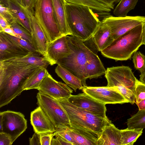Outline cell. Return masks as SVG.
<instances>
[{
	"label": "cell",
	"mask_w": 145,
	"mask_h": 145,
	"mask_svg": "<svg viewBox=\"0 0 145 145\" xmlns=\"http://www.w3.org/2000/svg\"><path fill=\"white\" fill-rule=\"evenodd\" d=\"M39 67L12 61H0V108L21 94L26 78Z\"/></svg>",
	"instance_id": "6da1fadb"
},
{
	"label": "cell",
	"mask_w": 145,
	"mask_h": 145,
	"mask_svg": "<svg viewBox=\"0 0 145 145\" xmlns=\"http://www.w3.org/2000/svg\"><path fill=\"white\" fill-rule=\"evenodd\" d=\"M57 100L66 112L70 126L97 143L104 127L111 121L107 117L98 116L75 106L67 99Z\"/></svg>",
	"instance_id": "7a4b0ae2"
},
{
	"label": "cell",
	"mask_w": 145,
	"mask_h": 145,
	"mask_svg": "<svg viewBox=\"0 0 145 145\" xmlns=\"http://www.w3.org/2000/svg\"><path fill=\"white\" fill-rule=\"evenodd\" d=\"M70 54L58 60L56 63L79 79L83 87L87 86L85 74L86 64L91 55L98 50L94 43L89 44V39L83 41L76 37L67 35Z\"/></svg>",
	"instance_id": "3957f363"
},
{
	"label": "cell",
	"mask_w": 145,
	"mask_h": 145,
	"mask_svg": "<svg viewBox=\"0 0 145 145\" xmlns=\"http://www.w3.org/2000/svg\"><path fill=\"white\" fill-rule=\"evenodd\" d=\"M67 20L71 33L83 41L89 39L101 21L89 7L67 3Z\"/></svg>",
	"instance_id": "277c9868"
},
{
	"label": "cell",
	"mask_w": 145,
	"mask_h": 145,
	"mask_svg": "<svg viewBox=\"0 0 145 145\" xmlns=\"http://www.w3.org/2000/svg\"><path fill=\"white\" fill-rule=\"evenodd\" d=\"M143 24L133 28L116 39L101 52L104 57L116 61H124L143 44Z\"/></svg>",
	"instance_id": "5b68a950"
},
{
	"label": "cell",
	"mask_w": 145,
	"mask_h": 145,
	"mask_svg": "<svg viewBox=\"0 0 145 145\" xmlns=\"http://www.w3.org/2000/svg\"><path fill=\"white\" fill-rule=\"evenodd\" d=\"M105 77L106 86L116 87L129 103L134 102L135 88L138 80L130 67L121 66L108 68Z\"/></svg>",
	"instance_id": "8992f818"
},
{
	"label": "cell",
	"mask_w": 145,
	"mask_h": 145,
	"mask_svg": "<svg viewBox=\"0 0 145 145\" xmlns=\"http://www.w3.org/2000/svg\"><path fill=\"white\" fill-rule=\"evenodd\" d=\"M34 8V16L44 31L47 46L63 36L54 18L52 0H37Z\"/></svg>",
	"instance_id": "52a82bcc"
},
{
	"label": "cell",
	"mask_w": 145,
	"mask_h": 145,
	"mask_svg": "<svg viewBox=\"0 0 145 145\" xmlns=\"http://www.w3.org/2000/svg\"><path fill=\"white\" fill-rule=\"evenodd\" d=\"M37 104L56 128L70 126L67 114L58 101L39 91L36 96Z\"/></svg>",
	"instance_id": "ba28073f"
},
{
	"label": "cell",
	"mask_w": 145,
	"mask_h": 145,
	"mask_svg": "<svg viewBox=\"0 0 145 145\" xmlns=\"http://www.w3.org/2000/svg\"><path fill=\"white\" fill-rule=\"evenodd\" d=\"M3 131L10 135L13 143L27 128V121L20 112L8 110L0 112Z\"/></svg>",
	"instance_id": "9c48e42d"
},
{
	"label": "cell",
	"mask_w": 145,
	"mask_h": 145,
	"mask_svg": "<svg viewBox=\"0 0 145 145\" xmlns=\"http://www.w3.org/2000/svg\"><path fill=\"white\" fill-rule=\"evenodd\" d=\"M110 27L115 40L135 27L143 24L145 16H137L117 17L107 15L102 20Z\"/></svg>",
	"instance_id": "30bf717a"
},
{
	"label": "cell",
	"mask_w": 145,
	"mask_h": 145,
	"mask_svg": "<svg viewBox=\"0 0 145 145\" xmlns=\"http://www.w3.org/2000/svg\"><path fill=\"white\" fill-rule=\"evenodd\" d=\"M81 90L93 98L105 105L129 103L116 87L85 86Z\"/></svg>",
	"instance_id": "8fae6325"
},
{
	"label": "cell",
	"mask_w": 145,
	"mask_h": 145,
	"mask_svg": "<svg viewBox=\"0 0 145 145\" xmlns=\"http://www.w3.org/2000/svg\"><path fill=\"white\" fill-rule=\"evenodd\" d=\"M37 89L56 100L68 99L73 92L66 84L56 81L50 74L43 79Z\"/></svg>",
	"instance_id": "7c38bea8"
},
{
	"label": "cell",
	"mask_w": 145,
	"mask_h": 145,
	"mask_svg": "<svg viewBox=\"0 0 145 145\" xmlns=\"http://www.w3.org/2000/svg\"><path fill=\"white\" fill-rule=\"evenodd\" d=\"M67 100L75 106L98 116L107 117L106 116V105L99 102L84 92L76 95H71Z\"/></svg>",
	"instance_id": "4fadbf2b"
},
{
	"label": "cell",
	"mask_w": 145,
	"mask_h": 145,
	"mask_svg": "<svg viewBox=\"0 0 145 145\" xmlns=\"http://www.w3.org/2000/svg\"><path fill=\"white\" fill-rule=\"evenodd\" d=\"M26 9L30 22L32 44L37 52L48 61L47 44L44 33L34 14L29 9Z\"/></svg>",
	"instance_id": "5bb4252c"
},
{
	"label": "cell",
	"mask_w": 145,
	"mask_h": 145,
	"mask_svg": "<svg viewBox=\"0 0 145 145\" xmlns=\"http://www.w3.org/2000/svg\"><path fill=\"white\" fill-rule=\"evenodd\" d=\"M30 53L31 52L8 38L3 32H0V61H5Z\"/></svg>",
	"instance_id": "9a60e30c"
},
{
	"label": "cell",
	"mask_w": 145,
	"mask_h": 145,
	"mask_svg": "<svg viewBox=\"0 0 145 145\" xmlns=\"http://www.w3.org/2000/svg\"><path fill=\"white\" fill-rule=\"evenodd\" d=\"M70 54L67 36H63L47 46L48 61L51 65L56 64L59 59L67 57Z\"/></svg>",
	"instance_id": "2e32d148"
},
{
	"label": "cell",
	"mask_w": 145,
	"mask_h": 145,
	"mask_svg": "<svg viewBox=\"0 0 145 145\" xmlns=\"http://www.w3.org/2000/svg\"><path fill=\"white\" fill-rule=\"evenodd\" d=\"M30 121L35 132L38 133L56 131L55 127L39 106L31 112Z\"/></svg>",
	"instance_id": "e0dca14e"
},
{
	"label": "cell",
	"mask_w": 145,
	"mask_h": 145,
	"mask_svg": "<svg viewBox=\"0 0 145 145\" xmlns=\"http://www.w3.org/2000/svg\"><path fill=\"white\" fill-rule=\"evenodd\" d=\"M98 51L101 52L108 47L114 40L109 27L102 20L91 37Z\"/></svg>",
	"instance_id": "ac0fdd59"
},
{
	"label": "cell",
	"mask_w": 145,
	"mask_h": 145,
	"mask_svg": "<svg viewBox=\"0 0 145 145\" xmlns=\"http://www.w3.org/2000/svg\"><path fill=\"white\" fill-rule=\"evenodd\" d=\"M54 16L59 29L63 36L71 35L67 20L65 0H52Z\"/></svg>",
	"instance_id": "d6986e66"
},
{
	"label": "cell",
	"mask_w": 145,
	"mask_h": 145,
	"mask_svg": "<svg viewBox=\"0 0 145 145\" xmlns=\"http://www.w3.org/2000/svg\"><path fill=\"white\" fill-rule=\"evenodd\" d=\"M121 130L111 121L104 127L97 141V145H121Z\"/></svg>",
	"instance_id": "ffe728a7"
},
{
	"label": "cell",
	"mask_w": 145,
	"mask_h": 145,
	"mask_svg": "<svg viewBox=\"0 0 145 145\" xmlns=\"http://www.w3.org/2000/svg\"><path fill=\"white\" fill-rule=\"evenodd\" d=\"M8 7L14 15L16 21L31 33L30 22L25 8L15 0H8Z\"/></svg>",
	"instance_id": "44dd1931"
},
{
	"label": "cell",
	"mask_w": 145,
	"mask_h": 145,
	"mask_svg": "<svg viewBox=\"0 0 145 145\" xmlns=\"http://www.w3.org/2000/svg\"><path fill=\"white\" fill-rule=\"evenodd\" d=\"M97 52L93 53L87 62L85 72L87 79L97 78L105 74L106 70L97 55Z\"/></svg>",
	"instance_id": "7402d4cb"
},
{
	"label": "cell",
	"mask_w": 145,
	"mask_h": 145,
	"mask_svg": "<svg viewBox=\"0 0 145 145\" xmlns=\"http://www.w3.org/2000/svg\"><path fill=\"white\" fill-rule=\"evenodd\" d=\"M49 74L45 67H39L37 68L24 81L22 87L23 90L37 89L43 79Z\"/></svg>",
	"instance_id": "603a6c76"
},
{
	"label": "cell",
	"mask_w": 145,
	"mask_h": 145,
	"mask_svg": "<svg viewBox=\"0 0 145 145\" xmlns=\"http://www.w3.org/2000/svg\"><path fill=\"white\" fill-rule=\"evenodd\" d=\"M57 75L68 86L76 92L78 89L81 90L83 86L80 80L70 71L59 65H57L55 69Z\"/></svg>",
	"instance_id": "cb8c5ba5"
},
{
	"label": "cell",
	"mask_w": 145,
	"mask_h": 145,
	"mask_svg": "<svg viewBox=\"0 0 145 145\" xmlns=\"http://www.w3.org/2000/svg\"><path fill=\"white\" fill-rule=\"evenodd\" d=\"M38 52L30 53L27 54L14 57L5 61H12L29 65H37L46 69L50 65V63L43 57L40 56Z\"/></svg>",
	"instance_id": "d4e9b609"
},
{
	"label": "cell",
	"mask_w": 145,
	"mask_h": 145,
	"mask_svg": "<svg viewBox=\"0 0 145 145\" xmlns=\"http://www.w3.org/2000/svg\"><path fill=\"white\" fill-rule=\"evenodd\" d=\"M67 3L86 6L100 15H110L111 9L96 0H65Z\"/></svg>",
	"instance_id": "484cf974"
},
{
	"label": "cell",
	"mask_w": 145,
	"mask_h": 145,
	"mask_svg": "<svg viewBox=\"0 0 145 145\" xmlns=\"http://www.w3.org/2000/svg\"><path fill=\"white\" fill-rule=\"evenodd\" d=\"M142 129H126L121 130V145H133L141 135Z\"/></svg>",
	"instance_id": "4316f807"
},
{
	"label": "cell",
	"mask_w": 145,
	"mask_h": 145,
	"mask_svg": "<svg viewBox=\"0 0 145 145\" xmlns=\"http://www.w3.org/2000/svg\"><path fill=\"white\" fill-rule=\"evenodd\" d=\"M138 0H121L114 9V14L117 17L127 16L128 13L134 9Z\"/></svg>",
	"instance_id": "83f0119b"
},
{
	"label": "cell",
	"mask_w": 145,
	"mask_h": 145,
	"mask_svg": "<svg viewBox=\"0 0 145 145\" xmlns=\"http://www.w3.org/2000/svg\"><path fill=\"white\" fill-rule=\"evenodd\" d=\"M66 127L75 145H97L96 142L73 128L68 126H66Z\"/></svg>",
	"instance_id": "f1b7e54d"
},
{
	"label": "cell",
	"mask_w": 145,
	"mask_h": 145,
	"mask_svg": "<svg viewBox=\"0 0 145 145\" xmlns=\"http://www.w3.org/2000/svg\"><path fill=\"white\" fill-rule=\"evenodd\" d=\"M127 128L129 129L145 128V109L139 110L127 120Z\"/></svg>",
	"instance_id": "f546056e"
},
{
	"label": "cell",
	"mask_w": 145,
	"mask_h": 145,
	"mask_svg": "<svg viewBox=\"0 0 145 145\" xmlns=\"http://www.w3.org/2000/svg\"><path fill=\"white\" fill-rule=\"evenodd\" d=\"M10 27L22 38L32 44L31 33L17 22H15L11 24Z\"/></svg>",
	"instance_id": "4dcf8cb0"
},
{
	"label": "cell",
	"mask_w": 145,
	"mask_h": 145,
	"mask_svg": "<svg viewBox=\"0 0 145 145\" xmlns=\"http://www.w3.org/2000/svg\"><path fill=\"white\" fill-rule=\"evenodd\" d=\"M135 68L142 72L145 70V56L140 51H136L133 57Z\"/></svg>",
	"instance_id": "1f68e13d"
},
{
	"label": "cell",
	"mask_w": 145,
	"mask_h": 145,
	"mask_svg": "<svg viewBox=\"0 0 145 145\" xmlns=\"http://www.w3.org/2000/svg\"><path fill=\"white\" fill-rule=\"evenodd\" d=\"M4 32L5 35L10 40L20 46L27 49L30 52H37L31 43L22 38H19L13 36Z\"/></svg>",
	"instance_id": "d6a6232c"
},
{
	"label": "cell",
	"mask_w": 145,
	"mask_h": 145,
	"mask_svg": "<svg viewBox=\"0 0 145 145\" xmlns=\"http://www.w3.org/2000/svg\"><path fill=\"white\" fill-rule=\"evenodd\" d=\"M135 95V103L137 105L145 99V85L141 83L139 80L136 86Z\"/></svg>",
	"instance_id": "836d02e7"
},
{
	"label": "cell",
	"mask_w": 145,
	"mask_h": 145,
	"mask_svg": "<svg viewBox=\"0 0 145 145\" xmlns=\"http://www.w3.org/2000/svg\"><path fill=\"white\" fill-rule=\"evenodd\" d=\"M0 15L5 19L10 25L16 21L12 13L8 7L0 4Z\"/></svg>",
	"instance_id": "e575fe53"
},
{
	"label": "cell",
	"mask_w": 145,
	"mask_h": 145,
	"mask_svg": "<svg viewBox=\"0 0 145 145\" xmlns=\"http://www.w3.org/2000/svg\"><path fill=\"white\" fill-rule=\"evenodd\" d=\"M66 126L58 127L56 128L55 132L69 142L72 145H75L74 141L67 131Z\"/></svg>",
	"instance_id": "d590c367"
},
{
	"label": "cell",
	"mask_w": 145,
	"mask_h": 145,
	"mask_svg": "<svg viewBox=\"0 0 145 145\" xmlns=\"http://www.w3.org/2000/svg\"><path fill=\"white\" fill-rule=\"evenodd\" d=\"M53 134L55 136V138H54L53 135L50 145H72L69 142L55 132Z\"/></svg>",
	"instance_id": "8d00e7d4"
},
{
	"label": "cell",
	"mask_w": 145,
	"mask_h": 145,
	"mask_svg": "<svg viewBox=\"0 0 145 145\" xmlns=\"http://www.w3.org/2000/svg\"><path fill=\"white\" fill-rule=\"evenodd\" d=\"M53 133H48L40 134L41 145H50Z\"/></svg>",
	"instance_id": "74e56055"
},
{
	"label": "cell",
	"mask_w": 145,
	"mask_h": 145,
	"mask_svg": "<svg viewBox=\"0 0 145 145\" xmlns=\"http://www.w3.org/2000/svg\"><path fill=\"white\" fill-rule=\"evenodd\" d=\"M12 143L10 135L3 132H0V145H11Z\"/></svg>",
	"instance_id": "f35d334b"
},
{
	"label": "cell",
	"mask_w": 145,
	"mask_h": 145,
	"mask_svg": "<svg viewBox=\"0 0 145 145\" xmlns=\"http://www.w3.org/2000/svg\"><path fill=\"white\" fill-rule=\"evenodd\" d=\"M97 1L103 4L111 9H114L115 5L121 0H96Z\"/></svg>",
	"instance_id": "ab89813d"
},
{
	"label": "cell",
	"mask_w": 145,
	"mask_h": 145,
	"mask_svg": "<svg viewBox=\"0 0 145 145\" xmlns=\"http://www.w3.org/2000/svg\"><path fill=\"white\" fill-rule=\"evenodd\" d=\"M29 145H41L40 134L35 132L31 138H29Z\"/></svg>",
	"instance_id": "60d3db41"
},
{
	"label": "cell",
	"mask_w": 145,
	"mask_h": 145,
	"mask_svg": "<svg viewBox=\"0 0 145 145\" xmlns=\"http://www.w3.org/2000/svg\"><path fill=\"white\" fill-rule=\"evenodd\" d=\"M8 22L4 18L0 15V32H2L4 29L10 26Z\"/></svg>",
	"instance_id": "b9f144b4"
},
{
	"label": "cell",
	"mask_w": 145,
	"mask_h": 145,
	"mask_svg": "<svg viewBox=\"0 0 145 145\" xmlns=\"http://www.w3.org/2000/svg\"><path fill=\"white\" fill-rule=\"evenodd\" d=\"M22 5L25 8L30 10L34 14V10L32 7V0H21Z\"/></svg>",
	"instance_id": "7bdbcfd3"
},
{
	"label": "cell",
	"mask_w": 145,
	"mask_h": 145,
	"mask_svg": "<svg viewBox=\"0 0 145 145\" xmlns=\"http://www.w3.org/2000/svg\"><path fill=\"white\" fill-rule=\"evenodd\" d=\"M2 32H5L11 36L19 38H22L17 34L10 26L8 27L3 29Z\"/></svg>",
	"instance_id": "ee69618b"
},
{
	"label": "cell",
	"mask_w": 145,
	"mask_h": 145,
	"mask_svg": "<svg viewBox=\"0 0 145 145\" xmlns=\"http://www.w3.org/2000/svg\"><path fill=\"white\" fill-rule=\"evenodd\" d=\"M139 110L145 109V99L142 100L137 105Z\"/></svg>",
	"instance_id": "f6af8a7d"
},
{
	"label": "cell",
	"mask_w": 145,
	"mask_h": 145,
	"mask_svg": "<svg viewBox=\"0 0 145 145\" xmlns=\"http://www.w3.org/2000/svg\"><path fill=\"white\" fill-rule=\"evenodd\" d=\"M140 76L139 81L145 85V70L141 73Z\"/></svg>",
	"instance_id": "bcb514c9"
},
{
	"label": "cell",
	"mask_w": 145,
	"mask_h": 145,
	"mask_svg": "<svg viewBox=\"0 0 145 145\" xmlns=\"http://www.w3.org/2000/svg\"><path fill=\"white\" fill-rule=\"evenodd\" d=\"M142 43L145 46V21L143 24Z\"/></svg>",
	"instance_id": "7dc6e473"
},
{
	"label": "cell",
	"mask_w": 145,
	"mask_h": 145,
	"mask_svg": "<svg viewBox=\"0 0 145 145\" xmlns=\"http://www.w3.org/2000/svg\"><path fill=\"white\" fill-rule=\"evenodd\" d=\"M0 4H2L6 7H8V0H0Z\"/></svg>",
	"instance_id": "c3c4849f"
},
{
	"label": "cell",
	"mask_w": 145,
	"mask_h": 145,
	"mask_svg": "<svg viewBox=\"0 0 145 145\" xmlns=\"http://www.w3.org/2000/svg\"><path fill=\"white\" fill-rule=\"evenodd\" d=\"M37 0H32V7L34 8Z\"/></svg>",
	"instance_id": "681fc988"
},
{
	"label": "cell",
	"mask_w": 145,
	"mask_h": 145,
	"mask_svg": "<svg viewBox=\"0 0 145 145\" xmlns=\"http://www.w3.org/2000/svg\"><path fill=\"white\" fill-rule=\"evenodd\" d=\"M18 2L19 3L22 4L21 0H15Z\"/></svg>",
	"instance_id": "f907efd6"
}]
</instances>
